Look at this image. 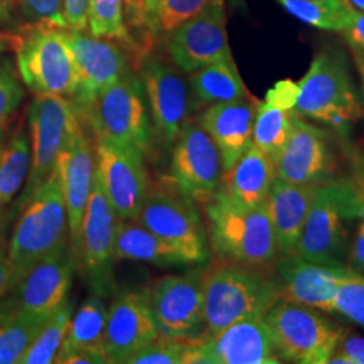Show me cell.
<instances>
[{
    "label": "cell",
    "instance_id": "obj_38",
    "mask_svg": "<svg viewBox=\"0 0 364 364\" xmlns=\"http://www.w3.org/2000/svg\"><path fill=\"white\" fill-rule=\"evenodd\" d=\"M25 99L23 81L18 66L9 57L0 58V127L19 108Z\"/></svg>",
    "mask_w": 364,
    "mask_h": 364
},
{
    "label": "cell",
    "instance_id": "obj_48",
    "mask_svg": "<svg viewBox=\"0 0 364 364\" xmlns=\"http://www.w3.org/2000/svg\"><path fill=\"white\" fill-rule=\"evenodd\" d=\"M18 301L14 293L0 296V326H4L18 312Z\"/></svg>",
    "mask_w": 364,
    "mask_h": 364
},
{
    "label": "cell",
    "instance_id": "obj_22",
    "mask_svg": "<svg viewBox=\"0 0 364 364\" xmlns=\"http://www.w3.org/2000/svg\"><path fill=\"white\" fill-rule=\"evenodd\" d=\"M75 269L70 245L39 260L14 289L19 309L50 318L69 299Z\"/></svg>",
    "mask_w": 364,
    "mask_h": 364
},
{
    "label": "cell",
    "instance_id": "obj_12",
    "mask_svg": "<svg viewBox=\"0 0 364 364\" xmlns=\"http://www.w3.org/2000/svg\"><path fill=\"white\" fill-rule=\"evenodd\" d=\"M117 220V213L95 176L73 258L92 293L103 297L109 296L115 287L114 247Z\"/></svg>",
    "mask_w": 364,
    "mask_h": 364
},
{
    "label": "cell",
    "instance_id": "obj_20",
    "mask_svg": "<svg viewBox=\"0 0 364 364\" xmlns=\"http://www.w3.org/2000/svg\"><path fill=\"white\" fill-rule=\"evenodd\" d=\"M274 269L278 275L281 299L326 313H333L338 287L355 274L346 266L314 263L296 252L279 255Z\"/></svg>",
    "mask_w": 364,
    "mask_h": 364
},
{
    "label": "cell",
    "instance_id": "obj_46",
    "mask_svg": "<svg viewBox=\"0 0 364 364\" xmlns=\"http://www.w3.org/2000/svg\"><path fill=\"white\" fill-rule=\"evenodd\" d=\"M343 33L351 45L364 52V14L351 9L350 22Z\"/></svg>",
    "mask_w": 364,
    "mask_h": 364
},
{
    "label": "cell",
    "instance_id": "obj_37",
    "mask_svg": "<svg viewBox=\"0 0 364 364\" xmlns=\"http://www.w3.org/2000/svg\"><path fill=\"white\" fill-rule=\"evenodd\" d=\"M192 341L158 335L144 350L130 358L127 364H186Z\"/></svg>",
    "mask_w": 364,
    "mask_h": 364
},
{
    "label": "cell",
    "instance_id": "obj_23",
    "mask_svg": "<svg viewBox=\"0 0 364 364\" xmlns=\"http://www.w3.org/2000/svg\"><path fill=\"white\" fill-rule=\"evenodd\" d=\"M54 171L64 195L70 240L69 245L73 254L77 247L80 228L91 197L96 171L95 151L84 129L60 153Z\"/></svg>",
    "mask_w": 364,
    "mask_h": 364
},
{
    "label": "cell",
    "instance_id": "obj_10",
    "mask_svg": "<svg viewBox=\"0 0 364 364\" xmlns=\"http://www.w3.org/2000/svg\"><path fill=\"white\" fill-rule=\"evenodd\" d=\"M353 220L343 178L320 185L299 236L296 254L328 266H346Z\"/></svg>",
    "mask_w": 364,
    "mask_h": 364
},
{
    "label": "cell",
    "instance_id": "obj_53",
    "mask_svg": "<svg viewBox=\"0 0 364 364\" xmlns=\"http://www.w3.org/2000/svg\"><path fill=\"white\" fill-rule=\"evenodd\" d=\"M4 144H6V132H4L3 127H0V154H1Z\"/></svg>",
    "mask_w": 364,
    "mask_h": 364
},
{
    "label": "cell",
    "instance_id": "obj_17",
    "mask_svg": "<svg viewBox=\"0 0 364 364\" xmlns=\"http://www.w3.org/2000/svg\"><path fill=\"white\" fill-rule=\"evenodd\" d=\"M264 317L237 321L192 341L186 364L281 363Z\"/></svg>",
    "mask_w": 364,
    "mask_h": 364
},
{
    "label": "cell",
    "instance_id": "obj_8",
    "mask_svg": "<svg viewBox=\"0 0 364 364\" xmlns=\"http://www.w3.org/2000/svg\"><path fill=\"white\" fill-rule=\"evenodd\" d=\"M31 166L18 207L23 208L55 168L57 158L82 130V123L70 99L54 95L36 96L28 108Z\"/></svg>",
    "mask_w": 364,
    "mask_h": 364
},
{
    "label": "cell",
    "instance_id": "obj_14",
    "mask_svg": "<svg viewBox=\"0 0 364 364\" xmlns=\"http://www.w3.org/2000/svg\"><path fill=\"white\" fill-rule=\"evenodd\" d=\"M273 159L277 178L284 181L320 186L338 180V156L331 135L296 112L289 139Z\"/></svg>",
    "mask_w": 364,
    "mask_h": 364
},
{
    "label": "cell",
    "instance_id": "obj_2",
    "mask_svg": "<svg viewBox=\"0 0 364 364\" xmlns=\"http://www.w3.org/2000/svg\"><path fill=\"white\" fill-rule=\"evenodd\" d=\"M205 332L215 335L237 321L264 317L281 299L278 279L234 263L218 262L201 272Z\"/></svg>",
    "mask_w": 364,
    "mask_h": 364
},
{
    "label": "cell",
    "instance_id": "obj_49",
    "mask_svg": "<svg viewBox=\"0 0 364 364\" xmlns=\"http://www.w3.org/2000/svg\"><path fill=\"white\" fill-rule=\"evenodd\" d=\"M18 43V36H11L0 30V54L15 50Z\"/></svg>",
    "mask_w": 364,
    "mask_h": 364
},
{
    "label": "cell",
    "instance_id": "obj_28",
    "mask_svg": "<svg viewBox=\"0 0 364 364\" xmlns=\"http://www.w3.org/2000/svg\"><path fill=\"white\" fill-rule=\"evenodd\" d=\"M277 171L274 159L251 144L234 166L224 171L220 191L235 204L255 208L266 204Z\"/></svg>",
    "mask_w": 364,
    "mask_h": 364
},
{
    "label": "cell",
    "instance_id": "obj_45",
    "mask_svg": "<svg viewBox=\"0 0 364 364\" xmlns=\"http://www.w3.org/2000/svg\"><path fill=\"white\" fill-rule=\"evenodd\" d=\"M90 0H64V18L68 28L84 31L88 26Z\"/></svg>",
    "mask_w": 364,
    "mask_h": 364
},
{
    "label": "cell",
    "instance_id": "obj_47",
    "mask_svg": "<svg viewBox=\"0 0 364 364\" xmlns=\"http://www.w3.org/2000/svg\"><path fill=\"white\" fill-rule=\"evenodd\" d=\"M16 285L11 264L7 258V247L0 248V296L13 293Z\"/></svg>",
    "mask_w": 364,
    "mask_h": 364
},
{
    "label": "cell",
    "instance_id": "obj_42",
    "mask_svg": "<svg viewBox=\"0 0 364 364\" xmlns=\"http://www.w3.org/2000/svg\"><path fill=\"white\" fill-rule=\"evenodd\" d=\"M353 219L364 216V168L353 158L350 177L343 178Z\"/></svg>",
    "mask_w": 364,
    "mask_h": 364
},
{
    "label": "cell",
    "instance_id": "obj_57",
    "mask_svg": "<svg viewBox=\"0 0 364 364\" xmlns=\"http://www.w3.org/2000/svg\"><path fill=\"white\" fill-rule=\"evenodd\" d=\"M129 1H131V0H129Z\"/></svg>",
    "mask_w": 364,
    "mask_h": 364
},
{
    "label": "cell",
    "instance_id": "obj_13",
    "mask_svg": "<svg viewBox=\"0 0 364 364\" xmlns=\"http://www.w3.org/2000/svg\"><path fill=\"white\" fill-rule=\"evenodd\" d=\"M171 147V185L203 205L220 189L224 168L218 146L197 122H188Z\"/></svg>",
    "mask_w": 364,
    "mask_h": 364
},
{
    "label": "cell",
    "instance_id": "obj_11",
    "mask_svg": "<svg viewBox=\"0 0 364 364\" xmlns=\"http://www.w3.org/2000/svg\"><path fill=\"white\" fill-rule=\"evenodd\" d=\"M136 70L144 84L153 132L165 147H171L189 122L195 103L191 84L177 66L153 50L138 57Z\"/></svg>",
    "mask_w": 364,
    "mask_h": 364
},
{
    "label": "cell",
    "instance_id": "obj_44",
    "mask_svg": "<svg viewBox=\"0 0 364 364\" xmlns=\"http://www.w3.org/2000/svg\"><path fill=\"white\" fill-rule=\"evenodd\" d=\"M359 224L351 236L346 267L351 272L364 275V216L359 218Z\"/></svg>",
    "mask_w": 364,
    "mask_h": 364
},
{
    "label": "cell",
    "instance_id": "obj_9",
    "mask_svg": "<svg viewBox=\"0 0 364 364\" xmlns=\"http://www.w3.org/2000/svg\"><path fill=\"white\" fill-rule=\"evenodd\" d=\"M135 221L178 251L188 264L204 263L210 257L205 225L195 201L174 185L149 189Z\"/></svg>",
    "mask_w": 364,
    "mask_h": 364
},
{
    "label": "cell",
    "instance_id": "obj_52",
    "mask_svg": "<svg viewBox=\"0 0 364 364\" xmlns=\"http://www.w3.org/2000/svg\"><path fill=\"white\" fill-rule=\"evenodd\" d=\"M3 225H4V205L0 204V248H4L6 246L3 245L1 240V232H3Z\"/></svg>",
    "mask_w": 364,
    "mask_h": 364
},
{
    "label": "cell",
    "instance_id": "obj_1",
    "mask_svg": "<svg viewBox=\"0 0 364 364\" xmlns=\"http://www.w3.org/2000/svg\"><path fill=\"white\" fill-rule=\"evenodd\" d=\"M210 252L225 263L272 272L279 258L266 204L246 208L220 189L203 204Z\"/></svg>",
    "mask_w": 364,
    "mask_h": 364
},
{
    "label": "cell",
    "instance_id": "obj_7",
    "mask_svg": "<svg viewBox=\"0 0 364 364\" xmlns=\"http://www.w3.org/2000/svg\"><path fill=\"white\" fill-rule=\"evenodd\" d=\"M264 320L282 362L326 364L347 332L321 312L305 305L279 299Z\"/></svg>",
    "mask_w": 364,
    "mask_h": 364
},
{
    "label": "cell",
    "instance_id": "obj_56",
    "mask_svg": "<svg viewBox=\"0 0 364 364\" xmlns=\"http://www.w3.org/2000/svg\"><path fill=\"white\" fill-rule=\"evenodd\" d=\"M7 1H14V0H7Z\"/></svg>",
    "mask_w": 364,
    "mask_h": 364
},
{
    "label": "cell",
    "instance_id": "obj_24",
    "mask_svg": "<svg viewBox=\"0 0 364 364\" xmlns=\"http://www.w3.org/2000/svg\"><path fill=\"white\" fill-rule=\"evenodd\" d=\"M257 107V102L245 97L208 105L197 117V123L218 146L224 171L251 147Z\"/></svg>",
    "mask_w": 364,
    "mask_h": 364
},
{
    "label": "cell",
    "instance_id": "obj_55",
    "mask_svg": "<svg viewBox=\"0 0 364 364\" xmlns=\"http://www.w3.org/2000/svg\"><path fill=\"white\" fill-rule=\"evenodd\" d=\"M355 159L362 165V168H364V156H355Z\"/></svg>",
    "mask_w": 364,
    "mask_h": 364
},
{
    "label": "cell",
    "instance_id": "obj_36",
    "mask_svg": "<svg viewBox=\"0 0 364 364\" xmlns=\"http://www.w3.org/2000/svg\"><path fill=\"white\" fill-rule=\"evenodd\" d=\"M88 25L93 37L124 42L132 48L124 22L123 0H90Z\"/></svg>",
    "mask_w": 364,
    "mask_h": 364
},
{
    "label": "cell",
    "instance_id": "obj_6",
    "mask_svg": "<svg viewBox=\"0 0 364 364\" xmlns=\"http://www.w3.org/2000/svg\"><path fill=\"white\" fill-rule=\"evenodd\" d=\"M96 141L136 147L147 151L151 142V119L139 75L130 69L91 103L78 109Z\"/></svg>",
    "mask_w": 364,
    "mask_h": 364
},
{
    "label": "cell",
    "instance_id": "obj_16",
    "mask_svg": "<svg viewBox=\"0 0 364 364\" xmlns=\"http://www.w3.org/2000/svg\"><path fill=\"white\" fill-rule=\"evenodd\" d=\"M149 299L161 336L196 340L204 335L201 272L159 278L149 289Z\"/></svg>",
    "mask_w": 364,
    "mask_h": 364
},
{
    "label": "cell",
    "instance_id": "obj_3",
    "mask_svg": "<svg viewBox=\"0 0 364 364\" xmlns=\"http://www.w3.org/2000/svg\"><path fill=\"white\" fill-rule=\"evenodd\" d=\"M65 246H69L65 201L58 177L53 171L27 200L7 246L16 284L39 260Z\"/></svg>",
    "mask_w": 364,
    "mask_h": 364
},
{
    "label": "cell",
    "instance_id": "obj_33",
    "mask_svg": "<svg viewBox=\"0 0 364 364\" xmlns=\"http://www.w3.org/2000/svg\"><path fill=\"white\" fill-rule=\"evenodd\" d=\"M294 111L258 103L254 120L252 144L267 156H277L289 139Z\"/></svg>",
    "mask_w": 364,
    "mask_h": 364
},
{
    "label": "cell",
    "instance_id": "obj_51",
    "mask_svg": "<svg viewBox=\"0 0 364 364\" xmlns=\"http://www.w3.org/2000/svg\"><path fill=\"white\" fill-rule=\"evenodd\" d=\"M344 1L353 10L364 14V0H344Z\"/></svg>",
    "mask_w": 364,
    "mask_h": 364
},
{
    "label": "cell",
    "instance_id": "obj_25",
    "mask_svg": "<svg viewBox=\"0 0 364 364\" xmlns=\"http://www.w3.org/2000/svg\"><path fill=\"white\" fill-rule=\"evenodd\" d=\"M318 186L275 178L266 198L279 255L296 252L299 236L312 209Z\"/></svg>",
    "mask_w": 364,
    "mask_h": 364
},
{
    "label": "cell",
    "instance_id": "obj_41",
    "mask_svg": "<svg viewBox=\"0 0 364 364\" xmlns=\"http://www.w3.org/2000/svg\"><path fill=\"white\" fill-rule=\"evenodd\" d=\"M328 363L364 364V338L347 329Z\"/></svg>",
    "mask_w": 364,
    "mask_h": 364
},
{
    "label": "cell",
    "instance_id": "obj_31",
    "mask_svg": "<svg viewBox=\"0 0 364 364\" xmlns=\"http://www.w3.org/2000/svg\"><path fill=\"white\" fill-rule=\"evenodd\" d=\"M31 166V144L23 130L15 131L0 154V204L7 205L26 182Z\"/></svg>",
    "mask_w": 364,
    "mask_h": 364
},
{
    "label": "cell",
    "instance_id": "obj_30",
    "mask_svg": "<svg viewBox=\"0 0 364 364\" xmlns=\"http://www.w3.org/2000/svg\"><path fill=\"white\" fill-rule=\"evenodd\" d=\"M191 90L196 107L227 103L250 97L234 58L201 68L191 73Z\"/></svg>",
    "mask_w": 364,
    "mask_h": 364
},
{
    "label": "cell",
    "instance_id": "obj_18",
    "mask_svg": "<svg viewBox=\"0 0 364 364\" xmlns=\"http://www.w3.org/2000/svg\"><path fill=\"white\" fill-rule=\"evenodd\" d=\"M170 60L183 73L231 60L224 0H213L169 36Z\"/></svg>",
    "mask_w": 364,
    "mask_h": 364
},
{
    "label": "cell",
    "instance_id": "obj_40",
    "mask_svg": "<svg viewBox=\"0 0 364 364\" xmlns=\"http://www.w3.org/2000/svg\"><path fill=\"white\" fill-rule=\"evenodd\" d=\"M19 4L31 23L43 22L68 27L64 18V0H19Z\"/></svg>",
    "mask_w": 364,
    "mask_h": 364
},
{
    "label": "cell",
    "instance_id": "obj_34",
    "mask_svg": "<svg viewBox=\"0 0 364 364\" xmlns=\"http://www.w3.org/2000/svg\"><path fill=\"white\" fill-rule=\"evenodd\" d=\"M49 318L18 312L0 326V364H18Z\"/></svg>",
    "mask_w": 364,
    "mask_h": 364
},
{
    "label": "cell",
    "instance_id": "obj_15",
    "mask_svg": "<svg viewBox=\"0 0 364 364\" xmlns=\"http://www.w3.org/2000/svg\"><path fill=\"white\" fill-rule=\"evenodd\" d=\"M96 178L119 220L132 221L149 193L144 151L131 146L96 141Z\"/></svg>",
    "mask_w": 364,
    "mask_h": 364
},
{
    "label": "cell",
    "instance_id": "obj_26",
    "mask_svg": "<svg viewBox=\"0 0 364 364\" xmlns=\"http://www.w3.org/2000/svg\"><path fill=\"white\" fill-rule=\"evenodd\" d=\"M107 312L105 297L92 293L77 312L72 314L65 340L54 363H108L105 352Z\"/></svg>",
    "mask_w": 364,
    "mask_h": 364
},
{
    "label": "cell",
    "instance_id": "obj_4",
    "mask_svg": "<svg viewBox=\"0 0 364 364\" xmlns=\"http://www.w3.org/2000/svg\"><path fill=\"white\" fill-rule=\"evenodd\" d=\"M293 111L341 135L362 117L360 99L344 53L326 49L313 58L299 82V97Z\"/></svg>",
    "mask_w": 364,
    "mask_h": 364
},
{
    "label": "cell",
    "instance_id": "obj_43",
    "mask_svg": "<svg viewBox=\"0 0 364 364\" xmlns=\"http://www.w3.org/2000/svg\"><path fill=\"white\" fill-rule=\"evenodd\" d=\"M299 97V82L291 80H282L278 81L272 90L266 93V103L267 105L293 111Z\"/></svg>",
    "mask_w": 364,
    "mask_h": 364
},
{
    "label": "cell",
    "instance_id": "obj_19",
    "mask_svg": "<svg viewBox=\"0 0 364 364\" xmlns=\"http://www.w3.org/2000/svg\"><path fill=\"white\" fill-rule=\"evenodd\" d=\"M149 289L124 290L107 312L105 352L108 363L127 364L158 336Z\"/></svg>",
    "mask_w": 364,
    "mask_h": 364
},
{
    "label": "cell",
    "instance_id": "obj_27",
    "mask_svg": "<svg viewBox=\"0 0 364 364\" xmlns=\"http://www.w3.org/2000/svg\"><path fill=\"white\" fill-rule=\"evenodd\" d=\"M213 0H131L130 23L142 34L139 55L153 50L156 42L170 34L188 19L200 13ZM136 57V58H138Z\"/></svg>",
    "mask_w": 364,
    "mask_h": 364
},
{
    "label": "cell",
    "instance_id": "obj_32",
    "mask_svg": "<svg viewBox=\"0 0 364 364\" xmlns=\"http://www.w3.org/2000/svg\"><path fill=\"white\" fill-rule=\"evenodd\" d=\"M287 13L313 27L344 31L350 22L351 7L344 0H278Z\"/></svg>",
    "mask_w": 364,
    "mask_h": 364
},
{
    "label": "cell",
    "instance_id": "obj_50",
    "mask_svg": "<svg viewBox=\"0 0 364 364\" xmlns=\"http://www.w3.org/2000/svg\"><path fill=\"white\" fill-rule=\"evenodd\" d=\"M0 23H3V25L11 23L10 10H9L7 4H6L3 0H0Z\"/></svg>",
    "mask_w": 364,
    "mask_h": 364
},
{
    "label": "cell",
    "instance_id": "obj_54",
    "mask_svg": "<svg viewBox=\"0 0 364 364\" xmlns=\"http://www.w3.org/2000/svg\"><path fill=\"white\" fill-rule=\"evenodd\" d=\"M231 1V4L234 6V7H239V6H243V3H245V0H230Z\"/></svg>",
    "mask_w": 364,
    "mask_h": 364
},
{
    "label": "cell",
    "instance_id": "obj_39",
    "mask_svg": "<svg viewBox=\"0 0 364 364\" xmlns=\"http://www.w3.org/2000/svg\"><path fill=\"white\" fill-rule=\"evenodd\" d=\"M333 313L364 328V275L352 274L338 289Z\"/></svg>",
    "mask_w": 364,
    "mask_h": 364
},
{
    "label": "cell",
    "instance_id": "obj_5",
    "mask_svg": "<svg viewBox=\"0 0 364 364\" xmlns=\"http://www.w3.org/2000/svg\"><path fill=\"white\" fill-rule=\"evenodd\" d=\"M15 52L21 78L36 96H73L77 88V63L68 27L31 23L18 36Z\"/></svg>",
    "mask_w": 364,
    "mask_h": 364
},
{
    "label": "cell",
    "instance_id": "obj_21",
    "mask_svg": "<svg viewBox=\"0 0 364 364\" xmlns=\"http://www.w3.org/2000/svg\"><path fill=\"white\" fill-rule=\"evenodd\" d=\"M70 45L77 63V88L70 97L76 111L90 105L100 93L131 69L130 60L120 45L69 28Z\"/></svg>",
    "mask_w": 364,
    "mask_h": 364
},
{
    "label": "cell",
    "instance_id": "obj_35",
    "mask_svg": "<svg viewBox=\"0 0 364 364\" xmlns=\"http://www.w3.org/2000/svg\"><path fill=\"white\" fill-rule=\"evenodd\" d=\"M73 314V305L65 304L53 314L41 329L37 338L27 348L18 364H52L61 350Z\"/></svg>",
    "mask_w": 364,
    "mask_h": 364
},
{
    "label": "cell",
    "instance_id": "obj_29",
    "mask_svg": "<svg viewBox=\"0 0 364 364\" xmlns=\"http://www.w3.org/2000/svg\"><path fill=\"white\" fill-rule=\"evenodd\" d=\"M114 258L146 262L159 267L188 266L178 251L138 221L117 220Z\"/></svg>",
    "mask_w": 364,
    "mask_h": 364
}]
</instances>
